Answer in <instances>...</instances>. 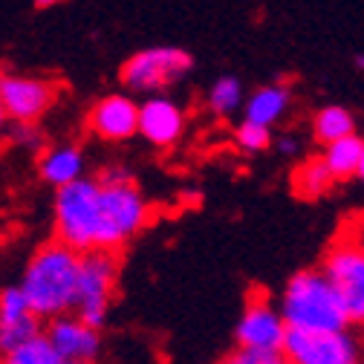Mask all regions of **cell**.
Listing matches in <instances>:
<instances>
[{"instance_id": "obj_1", "label": "cell", "mask_w": 364, "mask_h": 364, "mask_svg": "<svg viewBox=\"0 0 364 364\" xmlns=\"http://www.w3.org/2000/svg\"><path fill=\"white\" fill-rule=\"evenodd\" d=\"M78 275H81V255L64 246L61 240H50L35 249L18 287L23 289L32 312L43 324H50L55 318L75 312Z\"/></svg>"}, {"instance_id": "obj_2", "label": "cell", "mask_w": 364, "mask_h": 364, "mask_svg": "<svg viewBox=\"0 0 364 364\" xmlns=\"http://www.w3.org/2000/svg\"><path fill=\"white\" fill-rule=\"evenodd\" d=\"M93 252H113L130 243L151 220V203L127 168L110 165L99 176Z\"/></svg>"}, {"instance_id": "obj_3", "label": "cell", "mask_w": 364, "mask_h": 364, "mask_svg": "<svg viewBox=\"0 0 364 364\" xmlns=\"http://www.w3.org/2000/svg\"><path fill=\"white\" fill-rule=\"evenodd\" d=\"M281 315L298 333H341L350 324L344 301L321 269H301L289 278L281 295Z\"/></svg>"}, {"instance_id": "obj_4", "label": "cell", "mask_w": 364, "mask_h": 364, "mask_svg": "<svg viewBox=\"0 0 364 364\" xmlns=\"http://www.w3.org/2000/svg\"><path fill=\"white\" fill-rule=\"evenodd\" d=\"M191 67H194V58L182 47H148L133 53L122 64L119 81L127 90H133V93L165 96V90L186 78Z\"/></svg>"}, {"instance_id": "obj_5", "label": "cell", "mask_w": 364, "mask_h": 364, "mask_svg": "<svg viewBox=\"0 0 364 364\" xmlns=\"http://www.w3.org/2000/svg\"><path fill=\"white\" fill-rule=\"evenodd\" d=\"M119 278V255L113 252H90L81 255V275H78V304H75V318L87 327L102 333L110 315L113 304V289Z\"/></svg>"}, {"instance_id": "obj_6", "label": "cell", "mask_w": 364, "mask_h": 364, "mask_svg": "<svg viewBox=\"0 0 364 364\" xmlns=\"http://www.w3.org/2000/svg\"><path fill=\"white\" fill-rule=\"evenodd\" d=\"M321 272L330 278L338 298L344 301L350 321L364 324V243L355 240L353 235L338 237L327 249L321 260Z\"/></svg>"}, {"instance_id": "obj_7", "label": "cell", "mask_w": 364, "mask_h": 364, "mask_svg": "<svg viewBox=\"0 0 364 364\" xmlns=\"http://www.w3.org/2000/svg\"><path fill=\"white\" fill-rule=\"evenodd\" d=\"M61 93V84L53 78L26 73H0V107L15 124H38Z\"/></svg>"}, {"instance_id": "obj_8", "label": "cell", "mask_w": 364, "mask_h": 364, "mask_svg": "<svg viewBox=\"0 0 364 364\" xmlns=\"http://www.w3.org/2000/svg\"><path fill=\"white\" fill-rule=\"evenodd\" d=\"M289 327L284 321L281 309L269 301L263 289H252L246 298V309L237 321L235 338L237 350H252V353H284Z\"/></svg>"}, {"instance_id": "obj_9", "label": "cell", "mask_w": 364, "mask_h": 364, "mask_svg": "<svg viewBox=\"0 0 364 364\" xmlns=\"http://www.w3.org/2000/svg\"><path fill=\"white\" fill-rule=\"evenodd\" d=\"M284 355L289 364H361V344L353 333H298L289 330Z\"/></svg>"}, {"instance_id": "obj_10", "label": "cell", "mask_w": 364, "mask_h": 364, "mask_svg": "<svg viewBox=\"0 0 364 364\" xmlns=\"http://www.w3.org/2000/svg\"><path fill=\"white\" fill-rule=\"evenodd\" d=\"M139 102L127 93L102 96L87 110V133H93L102 142H127L139 136Z\"/></svg>"}, {"instance_id": "obj_11", "label": "cell", "mask_w": 364, "mask_h": 364, "mask_svg": "<svg viewBox=\"0 0 364 364\" xmlns=\"http://www.w3.org/2000/svg\"><path fill=\"white\" fill-rule=\"evenodd\" d=\"M43 327L47 324L32 312L21 287L0 289V358L43 336Z\"/></svg>"}, {"instance_id": "obj_12", "label": "cell", "mask_w": 364, "mask_h": 364, "mask_svg": "<svg viewBox=\"0 0 364 364\" xmlns=\"http://www.w3.org/2000/svg\"><path fill=\"white\" fill-rule=\"evenodd\" d=\"M43 336L50 338L53 350L67 364H96L102 353V333L87 327L75 315H64V318L50 321L43 327Z\"/></svg>"}, {"instance_id": "obj_13", "label": "cell", "mask_w": 364, "mask_h": 364, "mask_svg": "<svg viewBox=\"0 0 364 364\" xmlns=\"http://www.w3.org/2000/svg\"><path fill=\"white\" fill-rule=\"evenodd\" d=\"M186 133V110L171 96H148L139 107V136L154 148H173Z\"/></svg>"}, {"instance_id": "obj_14", "label": "cell", "mask_w": 364, "mask_h": 364, "mask_svg": "<svg viewBox=\"0 0 364 364\" xmlns=\"http://www.w3.org/2000/svg\"><path fill=\"white\" fill-rule=\"evenodd\" d=\"M38 173L43 182H50L55 191L84 179V151L78 145H53L43 148L38 156Z\"/></svg>"}, {"instance_id": "obj_15", "label": "cell", "mask_w": 364, "mask_h": 364, "mask_svg": "<svg viewBox=\"0 0 364 364\" xmlns=\"http://www.w3.org/2000/svg\"><path fill=\"white\" fill-rule=\"evenodd\" d=\"M289 87L287 84H266L260 90L246 99L243 105V113H246V122H255V124H263V127H272L289 107Z\"/></svg>"}, {"instance_id": "obj_16", "label": "cell", "mask_w": 364, "mask_h": 364, "mask_svg": "<svg viewBox=\"0 0 364 364\" xmlns=\"http://www.w3.org/2000/svg\"><path fill=\"white\" fill-rule=\"evenodd\" d=\"M333 171L327 168L324 156L318 154V156H306L295 165L292 171V191L304 200H315V197H324L330 188H333Z\"/></svg>"}, {"instance_id": "obj_17", "label": "cell", "mask_w": 364, "mask_h": 364, "mask_svg": "<svg viewBox=\"0 0 364 364\" xmlns=\"http://www.w3.org/2000/svg\"><path fill=\"white\" fill-rule=\"evenodd\" d=\"M312 133H315V139L321 142V145H333L338 139H347V136L355 133V119L347 107L341 105H327L315 113L312 119Z\"/></svg>"}, {"instance_id": "obj_18", "label": "cell", "mask_w": 364, "mask_h": 364, "mask_svg": "<svg viewBox=\"0 0 364 364\" xmlns=\"http://www.w3.org/2000/svg\"><path fill=\"white\" fill-rule=\"evenodd\" d=\"M321 156H324L327 168L333 171V176L336 179H344L350 173H358L361 159H364V139L353 133V136H347V139H338L333 145H324Z\"/></svg>"}, {"instance_id": "obj_19", "label": "cell", "mask_w": 364, "mask_h": 364, "mask_svg": "<svg viewBox=\"0 0 364 364\" xmlns=\"http://www.w3.org/2000/svg\"><path fill=\"white\" fill-rule=\"evenodd\" d=\"M243 105V84L235 75H220L208 90V107L217 116H232Z\"/></svg>"}, {"instance_id": "obj_20", "label": "cell", "mask_w": 364, "mask_h": 364, "mask_svg": "<svg viewBox=\"0 0 364 364\" xmlns=\"http://www.w3.org/2000/svg\"><path fill=\"white\" fill-rule=\"evenodd\" d=\"M0 364H67V361L53 350L47 336H38L29 344L18 347L15 353L4 355V358H0Z\"/></svg>"}, {"instance_id": "obj_21", "label": "cell", "mask_w": 364, "mask_h": 364, "mask_svg": "<svg viewBox=\"0 0 364 364\" xmlns=\"http://www.w3.org/2000/svg\"><path fill=\"white\" fill-rule=\"evenodd\" d=\"M235 139H237V145L243 148V151H252V154H257V151H266L269 145H272V130L269 127H263V124H255V122H240L237 124V130H235Z\"/></svg>"}, {"instance_id": "obj_22", "label": "cell", "mask_w": 364, "mask_h": 364, "mask_svg": "<svg viewBox=\"0 0 364 364\" xmlns=\"http://www.w3.org/2000/svg\"><path fill=\"white\" fill-rule=\"evenodd\" d=\"M217 364H289L284 353H252V350H235Z\"/></svg>"}, {"instance_id": "obj_23", "label": "cell", "mask_w": 364, "mask_h": 364, "mask_svg": "<svg viewBox=\"0 0 364 364\" xmlns=\"http://www.w3.org/2000/svg\"><path fill=\"white\" fill-rule=\"evenodd\" d=\"M15 139H18L21 145H38L41 136H38V127H35V124H18Z\"/></svg>"}, {"instance_id": "obj_24", "label": "cell", "mask_w": 364, "mask_h": 364, "mask_svg": "<svg viewBox=\"0 0 364 364\" xmlns=\"http://www.w3.org/2000/svg\"><path fill=\"white\" fill-rule=\"evenodd\" d=\"M281 151L284 154H295L298 151V142L292 139V136H284V139H281Z\"/></svg>"}, {"instance_id": "obj_25", "label": "cell", "mask_w": 364, "mask_h": 364, "mask_svg": "<svg viewBox=\"0 0 364 364\" xmlns=\"http://www.w3.org/2000/svg\"><path fill=\"white\" fill-rule=\"evenodd\" d=\"M6 122H9V119H6V113H4V107H0V130H4V127H6Z\"/></svg>"}, {"instance_id": "obj_26", "label": "cell", "mask_w": 364, "mask_h": 364, "mask_svg": "<svg viewBox=\"0 0 364 364\" xmlns=\"http://www.w3.org/2000/svg\"><path fill=\"white\" fill-rule=\"evenodd\" d=\"M355 61H358V67H361V70H364V55H358V58H355Z\"/></svg>"}, {"instance_id": "obj_27", "label": "cell", "mask_w": 364, "mask_h": 364, "mask_svg": "<svg viewBox=\"0 0 364 364\" xmlns=\"http://www.w3.org/2000/svg\"><path fill=\"white\" fill-rule=\"evenodd\" d=\"M358 176L364 179V159H361V168H358Z\"/></svg>"}]
</instances>
